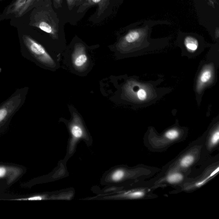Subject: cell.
<instances>
[{"instance_id":"1","label":"cell","mask_w":219,"mask_h":219,"mask_svg":"<svg viewBox=\"0 0 219 219\" xmlns=\"http://www.w3.org/2000/svg\"><path fill=\"white\" fill-rule=\"evenodd\" d=\"M23 39L27 48L37 60L47 67H56L55 60L42 45L29 36H24Z\"/></svg>"},{"instance_id":"2","label":"cell","mask_w":219,"mask_h":219,"mask_svg":"<svg viewBox=\"0 0 219 219\" xmlns=\"http://www.w3.org/2000/svg\"><path fill=\"white\" fill-rule=\"evenodd\" d=\"M126 94L131 97L136 98L138 101L147 100L149 97V93L147 90L139 86L134 83L129 82L124 87Z\"/></svg>"},{"instance_id":"3","label":"cell","mask_w":219,"mask_h":219,"mask_svg":"<svg viewBox=\"0 0 219 219\" xmlns=\"http://www.w3.org/2000/svg\"><path fill=\"white\" fill-rule=\"evenodd\" d=\"M89 59L85 50L81 48H76L72 55V62L74 67L79 71H84L87 68Z\"/></svg>"},{"instance_id":"4","label":"cell","mask_w":219,"mask_h":219,"mask_svg":"<svg viewBox=\"0 0 219 219\" xmlns=\"http://www.w3.org/2000/svg\"><path fill=\"white\" fill-rule=\"evenodd\" d=\"M213 72V68L211 66H207L202 71L198 81L197 89L198 91L201 90L203 87L212 79Z\"/></svg>"},{"instance_id":"5","label":"cell","mask_w":219,"mask_h":219,"mask_svg":"<svg viewBox=\"0 0 219 219\" xmlns=\"http://www.w3.org/2000/svg\"><path fill=\"white\" fill-rule=\"evenodd\" d=\"M185 46L191 51H194L197 50L198 47L197 40L192 37H188L185 39Z\"/></svg>"},{"instance_id":"6","label":"cell","mask_w":219,"mask_h":219,"mask_svg":"<svg viewBox=\"0 0 219 219\" xmlns=\"http://www.w3.org/2000/svg\"><path fill=\"white\" fill-rule=\"evenodd\" d=\"M140 37V34L138 31H134L128 33L125 37L126 41L129 43H132L136 41L139 39Z\"/></svg>"},{"instance_id":"7","label":"cell","mask_w":219,"mask_h":219,"mask_svg":"<svg viewBox=\"0 0 219 219\" xmlns=\"http://www.w3.org/2000/svg\"><path fill=\"white\" fill-rule=\"evenodd\" d=\"M183 176L179 173H174L171 175L167 178V181L170 183H177L181 181Z\"/></svg>"},{"instance_id":"8","label":"cell","mask_w":219,"mask_h":219,"mask_svg":"<svg viewBox=\"0 0 219 219\" xmlns=\"http://www.w3.org/2000/svg\"><path fill=\"white\" fill-rule=\"evenodd\" d=\"M194 157L191 155H187L182 159L180 162L181 165L182 167H189L193 164L194 162Z\"/></svg>"},{"instance_id":"9","label":"cell","mask_w":219,"mask_h":219,"mask_svg":"<svg viewBox=\"0 0 219 219\" xmlns=\"http://www.w3.org/2000/svg\"><path fill=\"white\" fill-rule=\"evenodd\" d=\"M72 133L76 138H81L83 134L81 128L77 124H73L72 128Z\"/></svg>"},{"instance_id":"10","label":"cell","mask_w":219,"mask_h":219,"mask_svg":"<svg viewBox=\"0 0 219 219\" xmlns=\"http://www.w3.org/2000/svg\"><path fill=\"white\" fill-rule=\"evenodd\" d=\"M38 27L42 31H45L47 33H52V30L51 27L46 22H40L38 24Z\"/></svg>"},{"instance_id":"11","label":"cell","mask_w":219,"mask_h":219,"mask_svg":"<svg viewBox=\"0 0 219 219\" xmlns=\"http://www.w3.org/2000/svg\"><path fill=\"white\" fill-rule=\"evenodd\" d=\"M178 135L179 133L176 130H171L167 131L165 135L167 138L169 140H173L178 138Z\"/></svg>"},{"instance_id":"12","label":"cell","mask_w":219,"mask_h":219,"mask_svg":"<svg viewBox=\"0 0 219 219\" xmlns=\"http://www.w3.org/2000/svg\"><path fill=\"white\" fill-rule=\"evenodd\" d=\"M124 173L123 171L119 170L114 173L112 176V179L114 181H119L124 176Z\"/></svg>"},{"instance_id":"13","label":"cell","mask_w":219,"mask_h":219,"mask_svg":"<svg viewBox=\"0 0 219 219\" xmlns=\"http://www.w3.org/2000/svg\"><path fill=\"white\" fill-rule=\"evenodd\" d=\"M27 1V0H17L13 4V10L17 11L20 10L24 6Z\"/></svg>"},{"instance_id":"14","label":"cell","mask_w":219,"mask_h":219,"mask_svg":"<svg viewBox=\"0 0 219 219\" xmlns=\"http://www.w3.org/2000/svg\"><path fill=\"white\" fill-rule=\"evenodd\" d=\"M219 139V132L218 130L214 132L211 138V142L213 145L216 144L218 142Z\"/></svg>"},{"instance_id":"15","label":"cell","mask_w":219,"mask_h":219,"mask_svg":"<svg viewBox=\"0 0 219 219\" xmlns=\"http://www.w3.org/2000/svg\"><path fill=\"white\" fill-rule=\"evenodd\" d=\"M8 113V111L5 108L3 107L0 109V122L3 121L6 117L7 116Z\"/></svg>"},{"instance_id":"16","label":"cell","mask_w":219,"mask_h":219,"mask_svg":"<svg viewBox=\"0 0 219 219\" xmlns=\"http://www.w3.org/2000/svg\"><path fill=\"white\" fill-rule=\"evenodd\" d=\"M143 195V193L141 192H137L131 194V196L134 197H140Z\"/></svg>"},{"instance_id":"17","label":"cell","mask_w":219,"mask_h":219,"mask_svg":"<svg viewBox=\"0 0 219 219\" xmlns=\"http://www.w3.org/2000/svg\"><path fill=\"white\" fill-rule=\"evenodd\" d=\"M6 170L4 168H0V177H3L5 175Z\"/></svg>"},{"instance_id":"18","label":"cell","mask_w":219,"mask_h":219,"mask_svg":"<svg viewBox=\"0 0 219 219\" xmlns=\"http://www.w3.org/2000/svg\"><path fill=\"white\" fill-rule=\"evenodd\" d=\"M28 199L31 200H41L42 199V198L40 197V196H36V197H32L31 198H29Z\"/></svg>"},{"instance_id":"19","label":"cell","mask_w":219,"mask_h":219,"mask_svg":"<svg viewBox=\"0 0 219 219\" xmlns=\"http://www.w3.org/2000/svg\"><path fill=\"white\" fill-rule=\"evenodd\" d=\"M101 1V0H93V2H95V3H98Z\"/></svg>"},{"instance_id":"20","label":"cell","mask_w":219,"mask_h":219,"mask_svg":"<svg viewBox=\"0 0 219 219\" xmlns=\"http://www.w3.org/2000/svg\"><path fill=\"white\" fill-rule=\"evenodd\" d=\"M1 71H2V69H1V68H0V72H1Z\"/></svg>"},{"instance_id":"21","label":"cell","mask_w":219,"mask_h":219,"mask_svg":"<svg viewBox=\"0 0 219 219\" xmlns=\"http://www.w3.org/2000/svg\"><path fill=\"white\" fill-rule=\"evenodd\" d=\"M0 1H1V0H0Z\"/></svg>"}]
</instances>
